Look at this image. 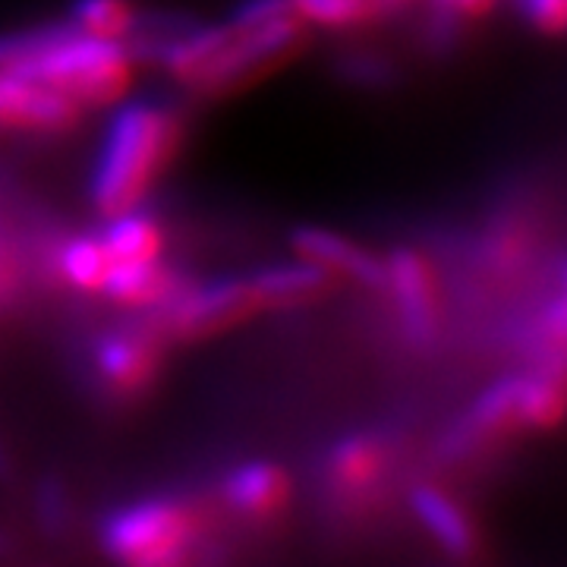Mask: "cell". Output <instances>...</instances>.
Here are the masks:
<instances>
[{
  "label": "cell",
  "instance_id": "8",
  "mask_svg": "<svg viewBox=\"0 0 567 567\" xmlns=\"http://www.w3.org/2000/svg\"><path fill=\"white\" fill-rule=\"evenodd\" d=\"M92 363L107 391L130 398L155 382L162 365V344L155 334L140 328H117L95 344Z\"/></svg>",
  "mask_w": 567,
  "mask_h": 567
},
{
  "label": "cell",
  "instance_id": "1",
  "mask_svg": "<svg viewBox=\"0 0 567 567\" xmlns=\"http://www.w3.org/2000/svg\"><path fill=\"white\" fill-rule=\"evenodd\" d=\"M0 66L51 85L80 107H114L126 99L136 58L126 41L95 39L73 22L0 35Z\"/></svg>",
  "mask_w": 567,
  "mask_h": 567
},
{
  "label": "cell",
  "instance_id": "2",
  "mask_svg": "<svg viewBox=\"0 0 567 567\" xmlns=\"http://www.w3.org/2000/svg\"><path fill=\"white\" fill-rule=\"evenodd\" d=\"M183 140L181 117L158 102H117L104 123L89 181L95 212L111 218L145 203Z\"/></svg>",
  "mask_w": 567,
  "mask_h": 567
},
{
  "label": "cell",
  "instance_id": "22",
  "mask_svg": "<svg viewBox=\"0 0 567 567\" xmlns=\"http://www.w3.org/2000/svg\"><path fill=\"white\" fill-rule=\"evenodd\" d=\"M284 17H293L290 13V0H244L224 22H227V29L234 35H240V32L265 29L271 22L284 20Z\"/></svg>",
  "mask_w": 567,
  "mask_h": 567
},
{
  "label": "cell",
  "instance_id": "9",
  "mask_svg": "<svg viewBox=\"0 0 567 567\" xmlns=\"http://www.w3.org/2000/svg\"><path fill=\"white\" fill-rule=\"evenodd\" d=\"M290 249L306 262L319 265L334 281L344 278V281H357L372 290L385 287V259H379L375 252H369L365 246H360L341 230L303 224L290 234Z\"/></svg>",
  "mask_w": 567,
  "mask_h": 567
},
{
  "label": "cell",
  "instance_id": "13",
  "mask_svg": "<svg viewBox=\"0 0 567 567\" xmlns=\"http://www.w3.org/2000/svg\"><path fill=\"white\" fill-rule=\"evenodd\" d=\"M227 41H230L227 22L186 25L164 41L162 51H158V63L171 80L183 82V85H196L205 76V70L215 63V58L221 54Z\"/></svg>",
  "mask_w": 567,
  "mask_h": 567
},
{
  "label": "cell",
  "instance_id": "16",
  "mask_svg": "<svg viewBox=\"0 0 567 567\" xmlns=\"http://www.w3.org/2000/svg\"><path fill=\"white\" fill-rule=\"evenodd\" d=\"M99 237H102L111 262H152V259H164V246H167L164 227L142 205L111 215Z\"/></svg>",
  "mask_w": 567,
  "mask_h": 567
},
{
  "label": "cell",
  "instance_id": "27",
  "mask_svg": "<svg viewBox=\"0 0 567 567\" xmlns=\"http://www.w3.org/2000/svg\"><path fill=\"white\" fill-rule=\"evenodd\" d=\"M379 3H382V0H379ZM394 3H404V0H394Z\"/></svg>",
  "mask_w": 567,
  "mask_h": 567
},
{
  "label": "cell",
  "instance_id": "21",
  "mask_svg": "<svg viewBox=\"0 0 567 567\" xmlns=\"http://www.w3.org/2000/svg\"><path fill=\"white\" fill-rule=\"evenodd\" d=\"M290 13L303 25L357 29L379 17V0H290Z\"/></svg>",
  "mask_w": 567,
  "mask_h": 567
},
{
  "label": "cell",
  "instance_id": "18",
  "mask_svg": "<svg viewBox=\"0 0 567 567\" xmlns=\"http://www.w3.org/2000/svg\"><path fill=\"white\" fill-rule=\"evenodd\" d=\"M520 406V429H555L565 416V382L561 365H551L548 372L520 375L517 391Z\"/></svg>",
  "mask_w": 567,
  "mask_h": 567
},
{
  "label": "cell",
  "instance_id": "10",
  "mask_svg": "<svg viewBox=\"0 0 567 567\" xmlns=\"http://www.w3.org/2000/svg\"><path fill=\"white\" fill-rule=\"evenodd\" d=\"M293 483L275 461H244L224 476V502L244 517H275L290 502Z\"/></svg>",
  "mask_w": 567,
  "mask_h": 567
},
{
  "label": "cell",
  "instance_id": "7",
  "mask_svg": "<svg viewBox=\"0 0 567 567\" xmlns=\"http://www.w3.org/2000/svg\"><path fill=\"white\" fill-rule=\"evenodd\" d=\"M385 287L394 293L410 341L429 344L439 334L442 322V300H439V278L435 268L420 249L401 246L385 259Z\"/></svg>",
  "mask_w": 567,
  "mask_h": 567
},
{
  "label": "cell",
  "instance_id": "26",
  "mask_svg": "<svg viewBox=\"0 0 567 567\" xmlns=\"http://www.w3.org/2000/svg\"><path fill=\"white\" fill-rule=\"evenodd\" d=\"M0 470H3V447H0Z\"/></svg>",
  "mask_w": 567,
  "mask_h": 567
},
{
  "label": "cell",
  "instance_id": "5",
  "mask_svg": "<svg viewBox=\"0 0 567 567\" xmlns=\"http://www.w3.org/2000/svg\"><path fill=\"white\" fill-rule=\"evenodd\" d=\"M167 331L177 341H205L259 312L249 278H218L177 290L167 303Z\"/></svg>",
  "mask_w": 567,
  "mask_h": 567
},
{
  "label": "cell",
  "instance_id": "14",
  "mask_svg": "<svg viewBox=\"0 0 567 567\" xmlns=\"http://www.w3.org/2000/svg\"><path fill=\"white\" fill-rule=\"evenodd\" d=\"M177 290H181L177 275L162 259H152V262H114L102 297L126 309H155L167 303Z\"/></svg>",
  "mask_w": 567,
  "mask_h": 567
},
{
  "label": "cell",
  "instance_id": "11",
  "mask_svg": "<svg viewBox=\"0 0 567 567\" xmlns=\"http://www.w3.org/2000/svg\"><path fill=\"white\" fill-rule=\"evenodd\" d=\"M259 309H297L328 297L334 290V278L319 265L293 259V262L265 265L249 278Z\"/></svg>",
  "mask_w": 567,
  "mask_h": 567
},
{
  "label": "cell",
  "instance_id": "23",
  "mask_svg": "<svg viewBox=\"0 0 567 567\" xmlns=\"http://www.w3.org/2000/svg\"><path fill=\"white\" fill-rule=\"evenodd\" d=\"M529 22L543 32L558 39L567 25V0H524Z\"/></svg>",
  "mask_w": 567,
  "mask_h": 567
},
{
  "label": "cell",
  "instance_id": "24",
  "mask_svg": "<svg viewBox=\"0 0 567 567\" xmlns=\"http://www.w3.org/2000/svg\"><path fill=\"white\" fill-rule=\"evenodd\" d=\"M442 13H454V17H466V20H480L498 0H432Z\"/></svg>",
  "mask_w": 567,
  "mask_h": 567
},
{
  "label": "cell",
  "instance_id": "20",
  "mask_svg": "<svg viewBox=\"0 0 567 567\" xmlns=\"http://www.w3.org/2000/svg\"><path fill=\"white\" fill-rule=\"evenodd\" d=\"M70 13L80 32L107 41H130L140 22L133 0H76Z\"/></svg>",
  "mask_w": 567,
  "mask_h": 567
},
{
  "label": "cell",
  "instance_id": "3",
  "mask_svg": "<svg viewBox=\"0 0 567 567\" xmlns=\"http://www.w3.org/2000/svg\"><path fill=\"white\" fill-rule=\"evenodd\" d=\"M199 520L174 498H142L111 511L102 524V548L121 565L171 567L189 558Z\"/></svg>",
  "mask_w": 567,
  "mask_h": 567
},
{
  "label": "cell",
  "instance_id": "25",
  "mask_svg": "<svg viewBox=\"0 0 567 567\" xmlns=\"http://www.w3.org/2000/svg\"><path fill=\"white\" fill-rule=\"evenodd\" d=\"M13 284H17V262H13V252L7 249V244L0 240V303L13 290Z\"/></svg>",
  "mask_w": 567,
  "mask_h": 567
},
{
  "label": "cell",
  "instance_id": "15",
  "mask_svg": "<svg viewBox=\"0 0 567 567\" xmlns=\"http://www.w3.org/2000/svg\"><path fill=\"white\" fill-rule=\"evenodd\" d=\"M388 451L369 435L341 439L328 454V480L341 495H365L385 476Z\"/></svg>",
  "mask_w": 567,
  "mask_h": 567
},
{
  "label": "cell",
  "instance_id": "19",
  "mask_svg": "<svg viewBox=\"0 0 567 567\" xmlns=\"http://www.w3.org/2000/svg\"><path fill=\"white\" fill-rule=\"evenodd\" d=\"M517 391H520V375H511V379H502V382L486 388L476 398L473 410H470V420H466L470 435L488 439V435H502V432H511V429H520Z\"/></svg>",
  "mask_w": 567,
  "mask_h": 567
},
{
  "label": "cell",
  "instance_id": "6",
  "mask_svg": "<svg viewBox=\"0 0 567 567\" xmlns=\"http://www.w3.org/2000/svg\"><path fill=\"white\" fill-rule=\"evenodd\" d=\"M85 107L25 73L0 66V130L58 136L76 130Z\"/></svg>",
  "mask_w": 567,
  "mask_h": 567
},
{
  "label": "cell",
  "instance_id": "12",
  "mask_svg": "<svg viewBox=\"0 0 567 567\" xmlns=\"http://www.w3.org/2000/svg\"><path fill=\"white\" fill-rule=\"evenodd\" d=\"M410 507L445 555H451V558H473L476 555V548H480L476 527L466 517L464 507L457 505L447 492L435 486H416L410 492Z\"/></svg>",
  "mask_w": 567,
  "mask_h": 567
},
{
  "label": "cell",
  "instance_id": "17",
  "mask_svg": "<svg viewBox=\"0 0 567 567\" xmlns=\"http://www.w3.org/2000/svg\"><path fill=\"white\" fill-rule=\"evenodd\" d=\"M111 268H114V262H111L99 234L70 237L58 249V275L66 287H73L80 293H104Z\"/></svg>",
  "mask_w": 567,
  "mask_h": 567
},
{
  "label": "cell",
  "instance_id": "4",
  "mask_svg": "<svg viewBox=\"0 0 567 567\" xmlns=\"http://www.w3.org/2000/svg\"><path fill=\"white\" fill-rule=\"evenodd\" d=\"M306 44V25L297 17H284L256 32H240L224 44L215 63L205 70V76L193 89L203 95H234L249 85L262 82L284 63H290Z\"/></svg>",
  "mask_w": 567,
  "mask_h": 567
}]
</instances>
